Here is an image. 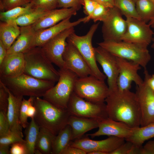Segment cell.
Returning <instances> with one entry per match:
<instances>
[{
	"mask_svg": "<svg viewBox=\"0 0 154 154\" xmlns=\"http://www.w3.org/2000/svg\"><path fill=\"white\" fill-rule=\"evenodd\" d=\"M5 0H0V3H1L3 2Z\"/></svg>",
	"mask_w": 154,
	"mask_h": 154,
	"instance_id": "obj_55",
	"label": "cell"
},
{
	"mask_svg": "<svg viewBox=\"0 0 154 154\" xmlns=\"http://www.w3.org/2000/svg\"><path fill=\"white\" fill-rule=\"evenodd\" d=\"M152 41H153V43L151 45V47L154 49V37L153 38Z\"/></svg>",
	"mask_w": 154,
	"mask_h": 154,
	"instance_id": "obj_53",
	"label": "cell"
},
{
	"mask_svg": "<svg viewBox=\"0 0 154 154\" xmlns=\"http://www.w3.org/2000/svg\"><path fill=\"white\" fill-rule=\"evenodd\" d=\"M10 130V125L7 114L0 111V137L6 134Z\"/></svg>",
	"mask_w": 154,
	"mask_h": 154,
	"instance_id": "obj_42",
	"label": "cell"
},
{
	"mask_svg": "<svg viewBox=\"0 0 154 154\" xmlns=\"http://www.w3.org/2000/svg\"><path fill=\"white\" fill-rule=\"evenodd\" d=\"M117 59L119 69L117 81L119 90H130L132 82L137 86L143 83V80L138 74V71L141 68L140 65L125 59L117 57Z\"/></svg>",
	"mask_w": 154,
	"mask_h": 154,
	"instance_id": "obj_16",
	"label": "cell"
},
{
	"mask_svg": "<svg viewBox=\"0 0 154 154\" xmlns=\"http://www.w3.org/2000/svg\"><path fill=\"white\" fill-rule=\"evenodd\" d=\"M100 23L98 22L92 25L85 35L79 36L75 32L72 33L68 37L66 41L73 45L78 49L87 64L91 75L100 80H105L106 76L97 66L95 48L92 44L93 37Z\"/></svg>",
	"mask_w": 154,
	"mask_h": 154,
	"instance_id": "obj_7",
	"label": "cell"
},
{
	"mask_svg": "<svg viewBox=\"0 0 154 154\" xmlns=\"http://www.w3.org/2000/svg\"><path fill=\"white\" fill-rule=\"evenodd\" d=\"M9 98L8 89L0 81V111L6 114L8 106Z\"/></svg>",
	"mask_w": 154,
	"mask_h": 154,
	"instance_id": "obj_39",
	"label": "cell"
},
{
	"mask_svg": "<svg viewBox=\"0 0 154 154\" xmlns=\"http://www.w3.org/2000/svg\"><path fill=\"white\" fill-rule=\"evenodd\" d=\"M23 137L17 133L10 130L6 134L0 137V145H11L16 142L24 141Z\"/></svg>",
	"mask_w": 154,
	"mask_h": 154,
	"instance_id": "obj_37",
	"label": "cell"
},
{
	"mask_svg": "<svg viewBox=\"0 0 154 154\" xmlns=\"http://www.w3.org/2000/svg\"><path fill=\"white\" fill-rule=\"evenodd\" d=\"M119 10L114 6L110 8L108 14L103 22L102 31L104 40H121L127 28L126 20Z\"/></svg>",
	"mask_w": 154,
	"mask_h": 154,
	"instance_id": "obj_12",
	"label": "cell"
},
{
	"mask_svg": "<svg viewBox=\"0 0 154 154\" xmlns=\"http://www.w3.org/2000/svg\"><path fill=\"white\" fill-rule=\"evenodd\" d=\"M88 154H104V153L100 151H96L90 152Z\"/></svg>",
	"mask_w": 154,
	"mask_h": 154,
	"instance_id": "obj_52",
	"label": "cell"
},
{
	"mask_svg": "<svg viewBox=\"0 0 154 154\" xmlns=\"http://www.w3.org/2000/svg\"><path fill=\"white\" fill-rule=\"evenodd\" d=\"M132 0L135 3L139 0Z\"/></svg>",
	"mask_w": 154,
	"mask_h": 154,
	"instance_id": "obj_54",
	"label": "cell"
},
{
	"mask_svg": "<svg viewBox=\"0 0 154 154\" xmlns=\"http://www.w3.org/2000/svg\"><path fill=\"white\" fill-rule=\"evenodd\" d=\"M141 114V126L154 123V91L144 79L143 83L137 86L135 93Z\"/></svg>",
	"mask_w": 154,
	"mask_h": 154,
	"instance_id": "obj_15",
	"label": "cell"
},
{
	"mask_svg": "<svg viewBox=\"0 0 154 154\" xmlns=\"http://www.w3.org/2000/svg\"><path fill=\"white\" fill-rule=\"evenodd\" d=\"M105 103L108 118L132 127L140 126L141 112L135 93L117 88L109 92Z\"/></svg>",
	"mask_w": 154,
	"mask_h": 154,
	"instance_id": "obj_1",
	"label": "cell"
},
{
	"mask_svg": "<svg viewBox=\"0 0 154 154\" xmlns=\"http://www.w3.org/2000/svg\"><path fill=\"white\" fill-rule=\"evenodd\" d=\"M49 11L40 8H33L19 17L15 21L20 27L31 25L46 15Z\"/></svg>",
	"mask_w": 154,
	"mask_h": 154,
	"instance_id": "obj_30",
	"label": "cell"
},
{
	"mask_svg": "<svg viewBox=\"0 0 154 154\" xmlns=\"http://www.w3.org/2000/svg\"><path fill=\"white\" fill-rule=\"evenodd\" d=\"M62 58L64 68L71 70L79 77L91 75L90 70L84 58L78 49L71 43L67 42Z\"/></svg>",
	"mask_w": 154,
	"mask_h": 154,
	"instance_id": "obj_18",
	"label": "cell"
},
{
	"mask_svg": "<svg viewBox=\"0 0 154 154\" xmlns=\"http://www.w3.org/2000/svg\"><path fill=\"white\" fill-rule=\"evenodd\" d=\"M74 92L86 100L101 103L105 102L109 89L105 80L90 75L78 78L75 83Z\"/></svg>",
	"mask_w": 154,
	"mask_h": 154,
	"instance_id": "obj_8",
	"label": "cell"
},
{
	"mask_svg": "<svg viewBox=\"0 0 154 154\" xmlns=\"http://www.w3.org/2000/svg\"><path fill=\"white\" fill-rule=\"evenodd\" d=\"M20 29L19 35L7 50V54L24 53L36 47V32L31 26L20 27Z\"/></svg>",
	"mask_w": 154,
	"mask_h": 154,
	"instance_id": "obj_22",
	"label": "cell"
},
{
	"mask_svg": "<svg viewBox=\"0 0 154 154\" xmlns=\"http://www.w3.org/2000/svg\"><path fill=\"white\" fill-rule=\"evenodd\" d=\"M99 119L70 115L68 124L71 127L73 141L79 139L87 132L98 128Z\"/></svg>",
	"mask_w": 154,
	"mask_h": 154,
	"instance_id": "obj_24",
	"label": "cell"
},
{
	"mask_svg": "<svg viewBox=\"0 0 154 154\" xmlns=\"http://www.w3.org/2000/svg\"><path fill=\"white\" fill-rule=\"evenodd\" d=\"M94 48L96 61L107 78L109 92L116 89L119 72L117 57L99 46Z\"/></svg>",
	"mask_w": 154,
	"mask_h": 154,
	"instance_id": "obj_14",
	"label": "cell"
},
{
	"mask_svg": "<svg viewBox=\"0 0 154 154\" xmlns=\"http://www.w3.org/2000/svg\"><path fill=\"white\" fill-rule=\"evenodd\" d=\"M36 112V109L33 104L30 105L28 107L27 112L28 117L31 119L34 117Z\"/></svg>",
	"mask_w": 154,
	"mask_h": 154,
	"instance_id": "obj_49",
	"label": "cell"
},
{
	"mask_svg": "<svg viewBox=\"0 0 154 154\" xmlns=\"http://www.w3.org/2000/svg\"><path fill=\"white\" fill-rule=\"evenodd\" d=\"M98 129L92 133L87 134L92 138L101 136H113L126 139L131 135L132 127L120 121L108 117L99 119Z\"/></svg>",
	"mask_w": 154,
	"mask_h": 154,
	"instance_id": "obj_17",
	"label": "cell"
},
{
	"mask_svg": "<svg viewBox=\"0 0 154 154\" xmlns=\"http://www.w3.org/2000/svg\"><path fill=\"white\" fill-rule=\"evenodd\" d=\"M106 7L111 8L115 6V0H91Z\"/></svg>",
	"mask_w": 154,
	"mask_h": 154,
	"instance_id": "obj_47",
	"label": "cell"
},
{
	"mask_svg": "<svg viewBox=\"0 0 154 154\" xmlns=\"http://www.w3.org/2000/svg\"><path fill=\"white\" fill-rule=\"evenodd\" d=\"M54 135L46 129L40 128L36 142L35 150L41 154H51Z\"/></svg>",
	"mask_w": 154,
	"mask_h": 154,
	"instance_id": "obj_28",
	"label": "cell"
},
{
	"mask_svg": "<svg viewBox=\"0 0 154 154\" xmlns=\"http://www.w3.org/2000/svg\"><path fill=\"white\" fill-rule=\"evenodd\" d=\"M67 109L70 115L100 119L108 117L105 102L95 103L86 100L74 92L70 99Z\"/></svg>",
	"mask_w": 154,
	"mask_h": 154,
	"instance_id": "obj_9",
	"label": "cell"
},
{
	"mask_svg": "<svg viewBox=\"0 0 154 154\" xmlns=\"http://www.w3.org/2000/svg\"><path fill=\"white\" fill-rule=\"evenodd\" d=\"M148 24L151 27L154 29V17L149 22Z\"/></svg>",
	"mask_w": 154,
	"mask_h": 154,
	"instance_id": "obj_51",
	"label": "cell"
},
{
	"mask_svg": "<svg viewBox=\"0 0 154 154\" xmlns=\"http://www.w3.org/2000/svg\"><path fill=\"white\" fill-rule=\"evenodd\" d=\"M82 5V0H58V8H72L78 11L80 9Z\"/></svg>",
	"mask_w": 154,
	"mask_h": 154,
	"instance_id": "obj_40",
	"label": "cell"
},
{
	"mask_svg": "<svg viewBox=\"0 0 154 154\" xmlns=\"http://www.w3.org/2000/svg\"><path fill=\"white\" fill-rule=\"evenodd\" d=\"M10 147V154H29L25 140L14 143L11 144Z\"/></svg>",
	"mask_w": 154,
	"mask_h": 154,
	"instance_id": "obj_41",
	"label": "cell"
},
{
	"mask_svg": "<svg viewBox=\"0 0 154 154\" xmlns=\"http://www.w3.org/2000/svg\"><path fill=\"white\" fill-rule=\"evenodd\" d=\"M154 137V123L133 127L131 136L126 141L131 142L135 146L140 147L146 141Z\"/></svg>",
	"mask_w": 154,
	"mask_h": 154,
	"instance_id": "obj_26",
	"label": "cell"
},
{
	"mask_svg": "<svg viewBox=\"0 0 154 154\" xmlns=\"http://www.w3.org/2000/svg\"><path fill=\"white\" fill-rule=\"evenodd\" d=\"M68 18L50 27L36 32V47L40 46L48 40L63 31L74 27L82 23L88 22V16L81 18L72 22Z\"/></svg>",
	"mask_w": 154,
	"mask_h": 154,
	"instance_id": "obj_19",
	"label": "cell"
},
{
	"mask_svg": "<svg viewBox=\"0 0 154 154\" xmlns=\"http://www.w3.org/2000/svg\"><path fill=\"white\" fill-rule=\"evenodd\" d=\"M154 3V0H149Z\"/></svg>",
	"mask_w": 154,
	"mask_h": 154,
	"instance_id": "obj_56",
	"label": "cell"
},
{
	"mask_svg": "<svg viewBox=\"0 0 154 154\" xmlns=\"http://www.w3.org/2000/svg\"><path fill=\"white\" fill-rule=\"evenodd\" d=\"M126 18L127 30L121 40L147 48L152 41L154 34L150 25L139 19Z\"/></svg>",
	"mask_w": 154,
	"mask_h": 154,
	"instance_id": "obj_10",
	"label": "cell"
},
{
	"mask_svg": "<svg viewBox=\"0 0 154 154\" xmlns=\"http://www.w3.org/2000/svg\"><path fill=\"white\" fill-rule=\"evenodd\" d=\"M10 145H0V154H10Z\"/></svg>",
	"mask_w": 154,
	"mask_h": 154,
	"instance_id": "obj_50",
	"label": "cell"
},
{
	"mask_svg": "<svg viewBox=\"0 0 154 154\" xmlns=\"http://www.w3.org/2000/svg\"><path fill=\"white\" fill-rule=\"evenodd\" d=\"M98 46L117 57L137 63L144 69L151 57L147 48L123 41H105L98 43Z\"/></svg>",
	"mask_w": 154,
	"mask_h": 154,
	"instance_id": "obj_6",
	"label": "cell"
},
{
	"mask_svg": "<svg viewBox=\"0 0 154 154\" xmlns=\"http://www.w3.org/2000/svg\"><path fill=\"white\" fill-rule=\"evenodd\" d=\"M125 141L124 139L113 136L102 140H95L90 139L86 135L73 141L70 145L80 148L87 154L96 151L104 154H110Z\"/></svg>",
	"mask_w": 154,
	"mask_h": 154,
	"instance_id": "obj_13",
	"label": "cell"
},
{
	"mask_svg": "<svg viewBox=\"0 0 154 154\" xmlns=\"http://www.w3.org/2000/svg\"><path fill=\"white\" fill-rule=\"evenodd\" d=\"M58 0H32L33 8H40L50 11L58 8Z\"/></svg>",
	"mask_w": 154,
	"mask_h": 154,
	"instance_id": "obj_36",
	"label": "cell"
},
{
	"mask_svg": "<svg viewBox=\"0 0 154 154\" xmlns=\"http://www.w3.org/2000/svg\"><path fill=\"white\" fill-rule=\"evenodd\" d=\"M20 33V27L15 21L9 22H0V41L7 50L13 43Z\"/></svg>",
	"mask_w": 154,
	"mask_h": 154,
	"instance_id": "obj_25",
	"label": "cell"
},
{
	"mask_svg": "<svg viewBox=\"0 0 154 154\" xmlns=\"http://www.w3.org/2000/svg\"><path fill=\"white\" fill-rule=\"evenodd\" d=\"M1 82L14 95L42 97L55 82L40 80L23 73L13 78L0 77Z\"/></svg>",
	"mask_w": 154,
	"mask_h": 154,
	"instance_id": "obj_3",
	"label": "cell"
},
{
	"mask_svg": "<svg viewBox=\"0 0 154 154\" xmlns=\"http://www.w3.org/2000/svg\"><path fill=\"white\" fill-rule=\"evenodd\" d=\"M24 54V73L41 80L55 83L58 82L59 77L58 71L45 56L40 47H35Z\"/></svg>",
	"mask_w": 154,
	"mask_h": 154,
	"instance_id": "obj_4",
	"label": "cell"
},
{
	"mask_svg": "<svg viewBox=\"0 0 154 154\" xmlns=\"http://www.w3.org/2000/svg\"><path fill=\"white\" fill-rule=\"evenodd\" d=\"M7 50L0 41V65L1 64L7 54Z\"/></svg>",
	"mask_w": 154,
	"mask_h": 154,
	"instance_id": "obj_48",
	"label": "cell"
},
{
	"mask_svg": "<svg viewBox=\"0 0 154 154\" xmlns=\"http://www.w3.org/2000/svg\"><path fill=\"white\" fill-rule=\"evenodd\" d=\"M78 11L73 8H60L49 11L46 15L33 24L31 25L37 31L57 24L62 21L76 15Z\"/></svg>",
	"mask_w": 154,
	"mask_h": 154,
	"instance_id": "obj_20",
	"label": "cell"
},
{
	"mask_svg": "<svg viewBox=\"0 0 154 154\" xmlns=\"http://www.w3.org/2000/svg\"><path fill=\"white\" fill-rule=\"evenodd\" d=\"M25 60L24 53L7 54L0 65V77L11 78L24 73Z\"/></svg>",
	"mask_w": 154,
	"mask_h": 154,
	"instance_id": "obj_21",
	"label": "cell"
},
{
	"mask_svg": "<svg viewBox=\"0 0 154 154\" xmlns=\"http://www.w3.org/2000/svg\"><path fill=\"white\" fill-rule=\"evenodd\" d=\"M61 154H87V153L80 148L69 145L62 152Z\"/></svg>",
	"mask_w": 154,
	"mask_h": 154,
	"instance_id": "obj_46",
	"label": "cell"
},
{
	"mask_svg": "<svg viewBox=\"0 0 154 154\" xmlns=\"http://www.w3.org/2000/svg\"><path fill=\"white\" fill-rule=\"evenodd\" d=\"M40 127L35 121L34 118L26 128L25 143L29 154H35L36 142L38 135Z\"/></svg>",
	"mask_w": 154,
	"mask_h": 154,
	"instance_id": "obj_29",
	"label": "cell"
},
{
	"mask_svg": "<svg viewBox=\"0 0 154 154\" xmlns=\"http://www.w3.org/2000/svg\"><path fill=\"white\" fill-rule=\"evenodd\" d=\"M110 8L96 3L90 20H93L95 23L98 21L103 22L107 16Z\"/></svg>",
	"mask_w": 154,
	"mask_h": 154,
	"instance_id": "obj_35",
	"label": "cell"
},
{
	"mask_svg": "<svg viewBox=\"0 0 154 154\" xmlns=\"http://www.w3.org/2000/svg\"><path fill=\"white\" fill-rule=\"evenodd\" d=\"M140 19L147 23L154 17V3L149 0H139L135 3Z\"/></svg>",
	"mask_w": 154,
	"mask_h": 154,
	"instance_id": "obj_31",
	"label": "cell"
},
{
	"mask_svg": "<svg viewBox=\"0 0 154 154\" xmlns=\"http://www.w3.org/2000/svg\"><path fill=\"white\" fill-rule=\"evenodd\" d=\"M8 90L9 94V104L7 115L9 124L10 129L23 137V127L20 123L19 116L23 97L15 96Z\"/></svg>",
	"mask_w": 154,
	"mask_h": 154,
	"instance_id": "obj_23",
	"label": "cell"
},
{
	"mask_svg": "<svg viewBox=\"0 0 154 154\" xmlns=\"http://www.w3.org/2000/svg\"><path fill=\"white\" fill-rule=\"evenodd\" d=\"M134 145L131 142L125 141L110 154H130Z\"/></svg>",
	"mask_w": 154,
	"mask_h": 154,
	"instance_id": "obj_43",
	"label": "cell"
},
{
	"mask_svg": "<svg viewBox=\"0 0 154 154\" xmlns=\"http://www.w3.org/2000/svg\"><path fill=\"white\" fill-rule=\"evenodd\" d=\"M96 4V2L91 0H82L84 12L88 16L89 21L90 20V17L94 9Z\"/></svg>",
	"mask_w": 154,
	"mask_h": 154,
	"instance_id": "obj_44",
	"label": "cell"
},
{
	"mask_svg": "<svg viewBox=\"0 0 154 154\" xmlns=\"http://www.w3.org/2000/svg\"><path fill=\"white\" fill-rule=\"evenodd\" d=\"M36 109L34 119L40 128L47 129L54 135L67 124L70 115L67 109L58 108L41 97H34Z\"/></svg>",
	"mask_w": 154,
	"mask_h": 154,
	"instance_id": "obj_2",
	"label": "cell"
},
{
	"mask_svg": "<svg viewBox=\"0 0 154 154\" xmlns=\"http://www.w3.org/2000/svg\"><path fill=\"white\" fill-rule=\"evenodd\" d=\"M115 6L126 17H131L140 19L137 12L135 3L132 0H115Z\"/></svg>",
	"mask_w": 154,
	"mask_h": 154,
	"instance_id": "obj_33",
	"label": "cell"
},
{
	"mask_svg": "<svg viewBox=\"0 0 154 154\" xmlns=\"http://www.w3.org/2000/svg\"><path fill=\"white\" fill-rule=\"evenodd\" d=\"M72 141L71 128L67 124L55 136L51 154H61L66 148L70 145Z\"/></svg>",
	"mask_w": 154,
	"mask_h": 154,
	"instance_id": "obj_27",
	"label": "cell"
},
{
	"mask_svg": "<svg viewBox=\"0 0 154 154\" xmlns=\"http://www.w3.org/2000/svg\"><path fill=\"white\" fill-rule=\"evenodd\" d=\"M32 0H5L0 3L1 11H7L13 8L25 6L30 3Z\"/></svg>",
	"mask_w": 154,
	"mask_h": 154,
	"instance_id": "obj_38",
	"label": "cell"
},
{
	"mask_svg": "<svg viewBox=\"0 0 154 154\" xmlns=\"http://www.w3.org/2000/svg\"><path fill=\"white\" fill-rule=\"evenodd\" d=\"M34 97H30L28 100L23 98V100L20 109L19 116L20 123L23 128H26L29 123L27 121V110L29 106L33 104Z\"/></svg>",
	"mask_w": 154,
	"mask_h": 154,
	"instance_id": "obj_34",
	"label": "cell"
},
{
	"mask_svg": "<svg viewBox=\"0 0 154 154\" xmlns=\"http://www.w3.org/2000/svg\"><path fill=\"white\" fill-rule=\"evenodd\" d=\"M74 32V27L67 29L39 46L46 58L59 69L64 67L62 56L67 44V39Z\"/></svg>",
	"mask_w": 154,
	"mask_h": 154,
	"instance_id": "obj_11",
	"label": "cell"
},
{
	"mask_svg": "<svg viewBox=\"0 0 154 154\" xmlns=\"http://www.w3.org/2000/svg\"><path fill=\"white\" fill-rule=\"evenodd\" d=\"M33 8L32 3L23 6L16 7L7 11H1L0 19L2 22H9L17 19L32 10Z\"/></svg>",
	"mask_w": 154,
	"mask_h": 154,
	"instance_id": "obj_32",
	"label": "cell"
},
{
	"mask_svg": "<svg viewBox=\"0 0 154 154\" xmlns=\"http://www.w3.org/2000/svg\"><path fill=\"white\" fill-rule=\"evenodd\" d=\"M58 71L59 77L57 84L46 91L42 98L58 108L67 109L79 77L71 70L64 68L59 69Z\"/></svg>",
	"mask_w": 154,
	"mask_h": 154,
	"instance_id": "obj_5",
	"label": "cell"
},
{
	"mask_svg": "<svg viewBox=\"0 0 154 154\" xmlns=\"http://www.w3.org/2000/svg\"><path fill=\"white\" fill-rule=\"evenodd\" d=\"M139 154H154V139L148 141L141 147Z\"/></svg>",
	"mask_w": 154,
	"mask_h": 154,
	"instance_id": "obj_45",
	"label": "cell"
}]
</instances>
